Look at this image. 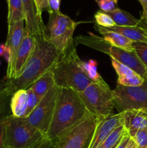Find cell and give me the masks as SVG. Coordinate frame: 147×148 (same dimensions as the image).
I'll use <instances>...</instances> for the list:
<instances>
[{"mask_svg":"<svg viewBox=\"0 0 147 148\" xmlns=\"http://www.w3.org/2000/svg\"><path fill=\"white\" fill-rule=\"evenodd\" d=\"M88 114L79 92L71 88H59L53 119L46 137L55 141L80 122Z\"/></svg>","mask_w":147,"mask_h":148,"instance_id":"1","label":"cell"},{"mask_svg":"<svg viewBox=\"0 0 147 148\" xmlns=\"http://www.w3.org/2000/svg\"><path fill=\"white\" fill-rule=\"evenodd\" d=\"M36 38V46L22 73L18 78L10 79L14 90H27L40 77L53 69L61 53L45 38Z\"/></svg>","mask_w":147,"mask_h":148,"instance_id":"2","label":"cell"},{"mask_svg":"<svg viewBox=\"0 0 147 148\" xmlns=\"http://www.w3.org/2000/svg\"><path fill=\"white\" fill-rule=\"evenodd\" d=\"M82 62L75 46L61 53L52 69L56 86L71 88L78 92L84 90L92 81L84 72Z\"/></svg>","mask_w":147,"mask_h":148,"instance_id":"3","label":"cell"},{"mask_svg":"<svg viewBox=\"0 0 147 148\" xmlns=\"http://www.w3.org/2000/svg\"><path fill=\"white\" fill-rule=\"evenodd\" d=\"M46 134L25 118L9 116L5 128V148H37L47 140Z\"/></svg>","mask_w":147,"mask_h":148,"instance_id":"4","label":"cell"},{"mask_svg":"<svg viewBox=\"0 0 147 148\" xmlns=\"http://www.w3.org/2000/svg\"><path fill=\"white\" fill-rule=\"evenodd\" d=\"M79 94L87 111L97 121L115 114L112 90L102 78L97 82H92Z\"/></svg>","mask_w":147,"mask_h":148,"instance_id":"5","label":"cell"},{"mask_svg":"<svg viewBox=\"0 0 147 148\" xmlns=\"http://www.w3.org/2000/svg\"><path fill=\"white\" fill-rule=\"evenodd\" d=\"M75 43L82 44L89 48L102 52L105 54L110 56L125 66H128L130 69L142 77H144L146 73V67L141 62L138 56L134 51H128L120 48L112 46L108 42L105 41L102 37L89 33L88 36H78L74 38Z\"/></svg>","mask_w":147,"mask_h":148,"instance_id":"6","label":"cell"},{"mask_svg":"<svg viewBox=\"0 0 147 148\" xmlns=\"http://www.w3.org/2000/svg\"><path fill=\"white\" fill-rule=\"evenodd\" d=\"M45 26V38L61 53L76 45L74 33L82 22H76L62 12H50Z\"/></svg>","mask_w":147,"mask_h":148,"instance_id":"7","label":"cell"},{"mask_svg":"<svg viewBox=\"0 0 147 148\" xmlns=\"http://www.w3.org/2000/svg\"><path fill=\"white\" fill-rule=\"evenodd\" d=\"M113 104L118 113L133 109H147V80L137 87L117 84L112 90Z\"/></svg>","mask_w":147,"mask_h":148,"instance_id":"8","label":"cell"},{"mask_svg":"<svg viewBox=\"0 0 147 148\" xmlns=\"http://www.w3.org/2000/svg\"><path fill=\"white\" fill-rule=\"evenodd\" d=\"M96 118L92 114L86 116L76 125L55 140L56 148H85L87 147L97 125Z\"/></svg>","mask_w":147,"mask_h":148,"instance_id":"9","label":"cell"},{"mask_svg":"<svg viewBox=\"0 0 147 148\" xmlns=\"http://www.w3.org/2000/svg\"><path fill=\"white\" fill-rule=\"evenodd\" d=\"M58 93L59 88L55 85L40 100L36 108L28 116L24 117L30 124L38 129L46 135L53 119Z\"/></svg>","mask_w":147,"mask_h":148,"instance_id":"10","label":"cell"},{"mask_svg":"<svg viewBox=\"0 0 147 148\" xmlns=\"http://www.w3.org/2000/svg\"><path fill=\"white\" fill-rule=\"evenodd\" d=\"M123 125L122 113L115 114L97 122L95 132L86 148H97L115 129Z\"/></svg>","mask_w":147,"mask_h":148,"instance_id":"11","label":"cell"},{"mask_svg":"<svg viewBox=\"0 0 147 148\" xmlns=\"http://www.w3.org/2000/svg\"><path fill=\"white\" fill-rule=\"evenodd\" d=\"M24 20H20L13 25L11 27L8 28L7 38L5 45L10 49V62L7 64L6 76V77L9 79H12L13 77L14 62L17 53L24 38Z\"/></svg>","mask_w":147,"mask_h":148,"instance_id":"12","label":"cell"},{"mask_svg":"<svg viewBox=\"0 0 147 148\" xmlns=\"http://www.w3.org/2000/svg\"><path fill=\"white\" fill-rule=\"evenodd\" d=\"M35 46L36 38L24 30V38L16 56L12 79L18 78L22 73L29 59L33 55Z\"/></svg>","mask_w":147,"mask_h":148,"instance_id":"13","label":"cell"},{"mask_svg":"<svg viewBox=\"0 0 147 148\" xmlns=\"http://www.w3.org/2000/svg\"><path fill=\"white\" fill-rule=\"evenodd\" d=\"M22 2L24 9L25 30L35 37L43 36L46 25L43 20L37 17L34 0H22Z\"/></svg>","mask_w":147,"mask_h":148,"instance_id":"14","label":"cell"},{"mask_svg":"<svg viewBox=\"0 0 147 148\" xmlns=\"http://www.w3.org/2000/svg\"><path fill=\"white\" fill-rule=\"evenodd\" d=\"M123 127L128 134L147 130V109L128 110L122 112Z\"/></svg>","mask_w":147,"mask_h":148,"instance_id":"15","label":"cell"},{"mask_svg":"<svg viewBox=\"0 0 147 148\" xmlns=\"http://www.w3.org/2000/svg\"><path fill=\"white\" fill-rule=\"evenodd\" d=\"M15 92L10 82L8 88L0 95V148H5V128L7 121L12 114L10 110V100Z\"/></svg>","mask_w":147,"mask_h":148,"instance_id":"16","label":"cell"},{"mask_svg":"<svg viewBox=\"0 0 147 148\" xmlns=\"http://www.w3.org/2000/svg\"><path fill=\"white\" fill-rule=\"evenodd\" d=\"M95 28L99 34L102 35L104 40L112 46L120 48V49H123V50L128 51H134L133 48V42L127 38L122 35L115 33L114 31L107 30L105 27H102L101 26L97 25H95Z\"/></svg>","mask_w":147,"mask_h":148,"instance_id":"17","label":"cell"},{"mask_svg":"<svg viewBox=\"0 0 147 148\" xmlns=\"http://www.w3.org/2000/svg\"><path fill=\"white\" fill-rule=\"evenodd\" d=\"M122 35L133 42H145L147 43V29L142 26H118L106 28Z\"/></svg>","mask_w":147,"mask_h":148,"instance_id":"18","label":"cell"},{"mask_svg":"<svg viewBox=\"0 0 147 148\" xmlns=\"http://www.w3.org/2000/svg\"><path fill=\"white\" fill-rule=\"evenodd\" d=\"M27 107V90H18L12 94L10 100L12 115L16 118H24Z\"/></svg>","mask_w":147,"mask_h":148,"instance_id":"19","label":"cell"},{"mask_svg":"<svg viewBox=\"0 0 147 148\" xmlns=\"http://www.w3.org/2000/svg\"><path fill=\"white\" fill-rule=\"evenodd\" d=\"M54 77L52 69L49 70L44 75L35 81L30 87L36 95L40 100L48 93L53 87L55 86Z\"/></svg>","mask_w":147,"mask_h":148,"instance_id":"20","label":"cell"},{"mask_svg":"<svg viewBox=\"0 0 147 148\" xmlns=\"http://www.w3.org/2000/svg\"><path fill=\"white\" fill-rule=\"evenodd\" d=\"M108 14L118 26H138L141 23V20L135 18L129 12L118 7L108 12Z\"/></svg>","mask_w":147,"mask_h":148,"instance_id":"21","label":"cell"},{"mask_svg":"<svg viewBox=\"0 0 147 148\" xmlns=\"http://www.w3.org/2000/svg\"><path fill=\"white\" fill-rule=\"evenodd\" d=\"M8 28L20 20H24V13L22 0H8Z\"/></svg>","mask_w":147,"mask_h":148,"instance_id":"22","label":"cell"},{"mask_svg":"<svg viewBox=\"0 0 147 148\" xmlns=\"http://www.w3.org/2000/svg\"><path fill=\"white\" fill-rule=\"evenodd\" d=\"M126 133L127 132L123 125L120 126L115 129L97 148H115Z\"/></svg>","mask_w":147,"mask_h":148,"instance_id":"23","label":"cell"},{"mask_svg":"<svg viewBox=\"0 0 147 148\" xmlns=\"http://www.w3.org/2000/svg\"><path fill=\"white\" fill-rule=\"evenodd\" d=\"M82 66L86 76L92 82H97L102 79L97 70V62L93 59H90L88 62H82Z\"/></svg>","mask_w":147,"mask_h":148,"instance_id":"24","label":"cell"},{"mask_svg":"<svg viewBox=\"0 0 147 148\" xmlns=\"http://www.w3.org/2000/svg\"><path fill=\"white\" fill-rule=\"evenodd\" d=\"M144 81L145 79L144 77L135 72L132 75L118 77L117 84L127 87H137L143 85Z\"/></svg>","mask_w":147,"mask_h":148,"instance_id":"25","label":"cell"},{"mask_svg":"<svg viewBox=\"0 0 147 148\" xmlns=\"http://www.w3.org/2000/svg\"><path fill=\"white\" fill-rule=\"evenodd\" d=\"M94 17H95L96 24L102 27L109 28V27H112L116 25V24L113 21V20L111 18L110 16L108 13L101 11V10L96 12L95 15H94Z\"/></svg>","mask_w":147,"mask_h":148,"instance_id":"26","label":"cell"},{"mask_svg":"<svg viewBox=\"0 0 147 148\" xmlns=\"http://www.w3.org/2000/svg\"><path fill=\"white\" fill-rule=\"evenodd\" d=\"M137 146L141 148H147V130H141L128 134Z\"/></svg>","mask_w":147,"mask_h":148,"instance_id":"27","label":"cell"},{"mask_svg":"<svg viewBox=\"0 0 147 148\" xmlns=\"http://www.w3.org/2000/svg\"><path fill=\"white\" fill-rule=\"evenodd\" d=\"M133 48L140 60L147 69V43L133 42Z\"/></svg>","mask_w":147,"mask_h":148,"instance_id":"28","label":"cell"},{"mask_svg":"<svg viewBox=\"0 0 147 148\" xmlns=\"http://www.w3.org/2000/svg\"><path fill=\"white\" fill-rule=\"evenodd\" d=\"M27 111H26L25 117L28 116L29 114L36 108L37 104L40 103V99L35 94L33 90L30 88L27 89Z\"/></svg>","mask_w":147,"mask_h":148,"instance_id":"29","label":"cell"},{"mask_svg":"<svg viewBox=\"0 0 147 148\" xmlns=\"http://www.w3.org/2000/svg\"><path fill=\"white\" fill-rule=\"evenodd\" d=\"M111 63H112V66H113L114 69L116 72L118 77H119L125 76V75H132V74L135 73V72L133 71L131 69H130L128 66H125V64L115 60V59H111Z\"/></svg>","mask_w":147,"mask_h":148,"instance_id":"30","label":"cell"},{"mask_svg":"<svg viewBox=\"0 0 147 148\" xmlns=\"http://www.w3.org/2000/svg\"><path fill=\"white\" fill-rule=\"evenodd\" d=\"M101 11L108 13L117 8V4L113 0H95Z\"/></svg>","mask_w":147,"mask_h":148,"instance_id":"31","label":"cell"},{"mask_svg":"<svg viewBox=\"0 0 147 148\" xmlns=\"http://www.w3.org/2000/svg\"><path fill=\"white\" fill-rule=\"evenodd\" d=\"M36 12H37V17L42 20V13L43 11H47L49 12L50 9L48 6V0H34Z\"/></svg>","mask_w":147,"mask_h":148,"instance_id":"32","label":"cell"},{"mask_svg":"<svg viewBox=\"0 0 147 148\" xmlns=\"http://www.w3.org/2000/svg\"><path fill=\"white\" fill-rule=\"evenodd\" d=\"M50 12H60L61 0H48Z\"/></svg>","mask_w":147,"mask_h":148,"instance_id":"33","label":"cell"},{"mask_svg":"<svg viewBox=\"0 0 147 148\" xmlns=\"http://www.w3.org/2000/svg\"><path fill=\"white\" fill-rule=\"evenodd\" d=\"M138 1L141 4L143 8V14L140 20L143 23H147V0H138Z\"/></svg>","mask_w":147,"mask_h":148,"instance_id":"34","label":"cell"},{"mask_svg":"<svg viewBox=\"0 0 147 148\" xmlns=\"http://www.w3.org/2000/svg\"><path fill=\"white\" fill-rule=\"evenodd\" d=\"M130 140H131V137H129L128 133H126V134H125V136L122 137L121 141L119 143V144L116 146V147L115 148H126L128 143H129Z\"/></svg>","mask_w":147,"mask_h":148,"instance_id":"35","label":"cell"},{"mask_svg":"<svg viewBox=\"0 0 147 148\" xmlns=\"http://www.w3.org/2000/svg\"><path fill=\"white\" fill-rule=\"evenodd\" d=\"M10 79H7V77H4V79H1L0 81V95L8 88V86L10 85Z\"/></svg>","mask_w":147,"mask_h":148,"instance_id":"36","label":"cell"},{"mask_svg":"<svg viewBox=\"0 0 147 148\" xmlns=\"http://www.w3.org/2000/svg\"><path fill=\"white\" fill-rule=\"evenodd\" d=\"M37 148H56V143L54 141L47 140L42 143Z\"/></svg>","mask_w":147,"mask_h":148,"instance_id":"37","label":"cell"},{"mask_svg":"<svg viewBox=\"0 0 147 148\" xmlns=\"http://www.w3.org/2000/svg\"><path fill=\"white\" fill-rule=\"evenodd\" d=\"M5 43L4 44H0V56H3L4 50H5Z\"/></svg>","mask_w":147,"mask_h":148,"instance_id":"38","label":"cell"},{"mask_svg":"<svg viewBox=\"0 0 147 148\" xmlns=\"http://www.w3.org/2000/svg\"><path fill=\"white\" fill-rule=\"evenodd\" d=\"M135 143H134V142L131 139L129 141V143H128V145H127L126 148H133L134 146H135Z\"/></svg>","mask_w":147,"mask_h":148,"instance_id":"39","label":"cell"},{"mask_svg":"<svg viewBox=\"0 0 147 148\" xmlns=\"http://www.w3.org/2000/svg\"><path fill=\"white\" fill-rule=\"evenodd\" d=\"M139 25L140 26H142V27H145V28L147 29V23H143V22L141 21V23H140Z\"/></svg>","mask_w":147,"mask_h":148,"instance_id":"40","label":"cell"},{"mask_svg":"<svg viewBox=\"0 0 147 148\" xmlns=\"http://www.w3.org/2000/svg\"><path fill=\"white\" fill-rule=\"evenodd\" d=\"M144 79H146L147 80V70H146V75H145V76H144Z\"/></svg>","mask_w":147,"mask_h":148,"instance_id":"41","label":"cell"},{"mask_svg":"<svg viewBox=\"0 0 147 148\" xmlns=\"http://www.w3.org/2000/svg\"><path fill=\"white\" fill-rule=\"evenodd\" d=\"M118 0H113V1H114V2H115L116 4H118Z\"/></svg>","mask_w":147,"mask_h":148,"instance_id":"42","label":"cell"},{"mask_svg":"<svg viewBox=\"0 0 147 148\" xmlns=\"http://www.w3.org/2000/svg\"><path fill=\"white\" fill-rule=\"evenodd\" d=\"M133 148H141V147H138V146H137L136 145H135V146H134Z\"/></svg>","mask_w":147,"mask_h":148,"instance_id":"43","label":"cell"},{"mask_svg":"<svg viewBox=\"0 0 147 148\" xmlns=\"http://www.w3.org/2000/svg\"><path fill=\"white\" fill-rule=\"evenodd\" d=\"M0 64H1V62H0Z\"/></svg>","mask_w":147,"mask_h":148,"instance_id":"44","label":"cell"},{"mask_svg":"<svg viewBox=\"0 0 147 148\" xmlns=\"http://www.w3.org/2000/svg\"><path fill=\"white\" fill-rule=\"evenodd\" d=\"M7 1H8V0H7Z\"/></svg>","mask_w":147,"mask_h":148,"instance_id":"45","label":"cell"}]
</instances>
